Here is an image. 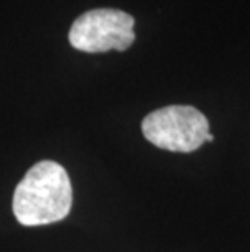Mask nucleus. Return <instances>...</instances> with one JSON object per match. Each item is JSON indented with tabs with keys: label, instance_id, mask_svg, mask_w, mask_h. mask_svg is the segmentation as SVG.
I'll use <instances>...</instances> for the list:
<instances>
[{
	"label": "nucleus",
	"instance_id": "f257e3e1",
	"mask_svg": "<svg viewBox=\"0 0 250 252\" xmlns=\"http://www.w3.org/2000/svg\"><path fill=\"white\" fill-rule=\"evenodd\" d=\"M72 202V182L63 166L39 161L15 189L13 213L23 226H42L67 218Z\"/></svg>",
	"mask_w": 250,
	"mask_h": 252
},
{
	"label": "nucleus",
	"instance_id": "f03ea898",
	"mask_svg": "<svg viewBox=\"0 0 250 252\" xmlns=\"http://www.w3.org/2000/svg\"><path fill=\"white\" fill-rule=\"evenodd\" d=\"M141 132L154 147L190 153L206 142L210 124L203 112L192 106H166L150 112L143 119Z\"/></svg>",
	"mask_w": 250,
	"mask_h": 252
},
{
	"label": "nucleus",
	"instance_id": "7ed1b4c3",
	"mask_svg": "<svg viewBox=\"0 0 250 252\" xmlns=\"http://www.w3.org/2000/svg\"><path fill=\"white\" fill-rule=\"evenodd\" d=\"M135 20L117 8H94L80 15L68 31V41L77 51L98 54L127 51L135 41Z\"/></svg>",
	"mask_w": 250,
	"mask_h": 252
},
{
	"label": "nucleus",
	"instance_id": "20e7f679",
	"mask_svg": "<svg viewBox=\"0 0 250 252\" xmlns=\"http://www.w3.org/2000/svg\"><path fill=\"white\" fill-rule=\"evenodd\" d=\"M215 140V137L211 135V133H208V135H206V142H213Z\"/></svg>",
	"mask_w": 250,
	"mask_h": 252
}]
</instances>
